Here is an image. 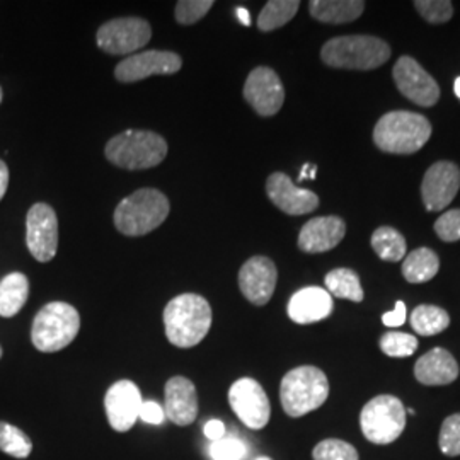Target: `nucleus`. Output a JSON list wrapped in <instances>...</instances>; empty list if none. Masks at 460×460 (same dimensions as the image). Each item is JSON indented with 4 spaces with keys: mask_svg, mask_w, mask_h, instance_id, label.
Listing matches in <instances>:
<instances>
[{
    "mask_svg": "<svg viewBox=\"0 0 460 460\" xmlns=\"http://www.w3.org/2000/svg\"><path fill=\"white\" fill-rule=\"evenodd\" d=\"M140 420L148 425H161L165 420L164 408L154 401H146L140 410Z\"/></svg>",
    "mask_w": 460,
    "mask_h": 460,
    "instance_id": "38",
    "label": "nucleus"
},
{
    "mask_svg": "<svg viewBox=\"0 0 460 460\" xmlns=\"http://www.w3.org/2000/svg\"><path fill=\"white\" fill-rule=\"evenodd\" d=\"M9 186V169L4 161H0V199L5 195Z\"/></svg>",
    "mask_w": 460,
    "mask_h": 460,
    "instance_id": "41",
    "label": "nucleus"
},
{
    "mask_svg": "<svg viewBox=\"0 0 460 460\" xmlns=\"http://www.w3.org/2000/svg\"><path fill=\"white\" fill-rule=\"evenodd\" d=\"M414 7L429 24H444L454 14V5L448 0H416Z\"/></svg>",
    "mask_w": 460,
    "mask_h": 460,
    "instance_id": "33",
    "label": "nucleus"
},
{
    "mask_svg": "<svg viewBox=\"0 0 460 460\" xmlns=\"http://www.w3.org/2000/svg\"><path fill=\"white\" fill-rule=\"evenodd\" d=\"M313 457L314 460H358V452L348 442L329 438L315 445Z\"/></svg>",
    "mask_w": 460,
    "mask_h": 460,
    "instance_id": "32",
    "label": "nucleus"
},
{
    "mask_svg": "<svg viewBox=\"0 0 460 460\" xmlns=\"http://www.w3.org/2000/svg\"><path fill=\"white\" fill-rule=\"evenodd\" d=\"M210 456L214 460H243L246 456V445L237 438L224 437L210 447Z\"/></svg>",
    "mask_w": 460,
    "mask_h": 460,
    "instance_id": "36",
    "label": "nucleus"
},
{
    "mask_svg": "<svg viewBox=\"0 0 460 460\" xmlns=\"http://www.w3.org/2000/svg\"><path fill=\"white\" fill-rule=\"evenodd\" d=\"M279 271L266 256H252L239 271V288L247 300L258 307L266 305L277 288Z\"/></svg>",
    "mask_w": 460,
    "mask_h": 460,
    "instance_id": "17",
    "label": "nucleus"
},
{
    "mask_svg": "<svg viewBox=\"0 0 460 460\" xmlns=\"http://www.w3.org/2000/svg\"><path fill=\"white\" fill-rule=\"evenodd\" d=\"M300 7L298 0H270L258 17V28L268 33L292 21Z\"/></svg>",
    "mask_w": 460,
    "mask_h": 460,
    "instance_id": "29",
    "label": "nucleus"
},
{
    "mask_svg": "<svg viewBox=\"0 0 460 460\" xmlns=\"http://www.w3.org/2000/svg\"><path fill=\"white\" fill-rule=\"evenodd\" d=\"M165 418L178 427H188L198 418L195 384L186 377H171L165 382Z\"/></svg>",
    "mask_w": 460,
    "mask_h": 460,
    "instance_id": "20",
    "label": "nucleus"
},
{
    "mask_svg": "<svg viewBox=\"0 0 460 460\" xmlns=\"http://www.w3.org/2000/svg\"><path fill=\"white\" fill-rule=\"evenodd\" d=\"M431 135L427 118L412 111H391L382 116L374 130L377 148L395 155H410L425 147Z\"/></svg>",
    "mask_w": 460,
    "mask_h": 460,
    "instance_id": "3",
    "label": "nucleus"
},
{
    "mask_svg": "<svg viewBox=\"0 0 460 460\" xmlns=\"http://www.w3.org/2000/svg\"><path fill=\"white\" fill-rule=\"evenodd\" d=\"M142 404V394L132 380H118L104 397V410L111 428L119 433L130 431L140 420Z\"/></svg>",
    "mask_w": 460,
    "mask_h": 460,
    "instance_id": "15",
    "label": "nucleus"
},
{
    "mask_svg": "<svg viewBox=\"0 0 460 460\" xmlns=\"http://www.w3.org/2000/svg\"><path fill=\"white\" fill-rule=\"evenodd\" d=\"M0 450L14 459H26L33 450V442L22 429L0 421Z\"/></svg>",
    "mask_w": 460,
    "mask_h": 460,
    "instance_id": "30",
    "label": "nucleus"
},
{
    "mask_svg": "<svg viewBox=\"0 0 460 460\" xmlns=\"http://www.w3.org/2000/svg\"><path fill=\"white\" fill-rule=\"evenodd\" d=\"M346 234L343 218L336 215L315 217L309 220L298 234V249L309 254L328 252L338 246Z\"/></svg>",
    "mask_w": 460,
    "mask_h": 460,
    "instance_id": "19",
    "label": "nucleus"
},
{
    "mask_svg": "<svg viewBox=\"0 0 460 460\" xmlns=\"http://www.w3.org/2000/svg\"><path fill=\"white\" fill-rule=\"evenodd\" d=\"M106 159L127 171H144L161 164L167 155V142L159 133L127 130L113 137L104 148Z\"/></svg>",
    "mask_w": 460,
    "mask_h": 460,
    "instance_id": "6",
    "label": "nucleus"
},
{
    "mask_svg": "<svg viewBox=\"0 0 460 460\" xmlns=\"http://www.w3.org/2000/svg\"><path fill=\"white\" fill-rule=\"evenodd\" d=\"M152 38V28L140 17H119L104 22L98 30L99 49L110 55H130L144 49Z\"/></svg>",
    "mask_w": 460,
    "mask_h": 460,
    "instance_id": "9",
    "label": "nucleus"
},
{
    "mask_svg": "<svg viewBox=\"0 0 460 460\" xmlns=\"http://www.w3.org/2000/svg\"><path fill=\"white\" fill-rule=\"evenodd\" d=\"M406 315H408V309H406V304L397 300L395 302L394 311L391 313H385L382 315V323L387 326V328H399L406 323Z\"/></svg>",
    "mask_w": 460,
    "mask_h": 460,
    "instance_id": "39",
    "label": "nucleus"
},
{
    "mask_svg": "<svg viewBox=\"0 0 460 460\" xmlns=\"http://www.w3.org/2000/svg\"><path fill=\"white\" fill-rule=\"evenodd\" d=\"M372 247L380 260L389 263H397L406 258V239L393 227H378L372 235Z\"/></svg>",
    "mask_w": 460,
    "mask_h": 460,
    "instance_id": "27",
    "label": "nucleus"
},
{
    "mask_svg": "<svg viewBox=\"0 0 460 460\" xmlns=\"http://www.w3.org/2000/svg\"><path fill=\"white\" fill-rule=\"evenodd\" d=\"M411 326L421 336H435L450 326V315L437 305H418L411 313Z\"/></svg>",
    "mask_w": 460,
    "mask_h": 460,
    "instance_id": "28",
    "label": "nucleus"
},
{
    "mask_svg": "<svg viewBox=\"0 0 460 460\" xmlns=\"http://www.w3.org/2000/svg\"><path fill=\"white\" fill-rule=\"evenodd\" d=\"M30 281L22 273H11L0 281V315L14 317L28 302Z\"/></svg>",
    "mask_w": 460,
    "mask_h": 460,
    "instance_id": "24",
    "label": "nucleus"
},
{
    "mask_svg": "<svg viewBox=\"0 0 460 460\" xmlns=\"http://www.w3.org/2000/svg\"><path fill=\"white\" fill-rule=\"evenodd\" d=\"M414 377L423 385H447L459 377V365L444 348H433L414 365Z\"/></svg>",
    "mask_w": 460,
    "mask_h": 460,
    "instance_id": "22",
    "label": "nucleus"
},
{
    "mask_svg": "<svg viewBox=\"0 0 460 460\" xmlns=\"http://www.w3.org/2000/svg\"><path fill=\"white\" fill-rule=\"evenodd\" d=\"M360 427L368 442L389 445L395 442L406 428L404 404L395 395H377L363 406Z\"/></svg>",
    "mask_w": 460,
    "mask_h": 460,
    "instance_id": "8",
    "label": "nucleus"
},
{
    "mask_svg": "<svg viewBox=\"0 0 460 460\" xmlns=\"http://www.w3.org/2000/svg\"><path fill=\"white\" fill-rule=\"evenodd\" d=\"M26 244L34 260L49 263L58 249V218L47 203H34L26 217Z\"/></svg>",
    "mask_w": 460,
    "mask_h": 460,
    "instance_id": "11",
    "label": "nucleus"
},
{
    "mask_svg": "<svg viewBox=\"0 0 460 460\" xmlns=\"http://www.w3.org/2000/svg\"><path fill=\"white\" fill-rule=\"evenodd\" d=\"M212 307L205 296L182 294L164 309L165 336L171 345L193 348L205 340L212 328Z\"/></svg>",
    "mask_w": 460,
    "mask_h": 460,
    "instance_id": "1",
    "label": "nucleus"
},
{
    "mask_svg": "<svg viewBox=\"0 0 460 460\" xmlns=\"http://www.w3.org/2000/svg\"><path fill=\"white\" fill-rule=\"evenodd\" d=\"M393 75L401 94L418 106L429 108L440 99V87L437 81L411 57H401L395 62Z\"/></svg>",
    "mask_w": 460,
    "mask_h": 460,
    "instance_id": "13",
    "label": "nucleus"
},
{
    "mask_svg": "<svg viewBox=\"0 0 460 460\" xmlns=\"http://www.w3.org/2000/svg\"><path fill=\"white\" fill-rule=\"evenodd\" d=\"M440 260L437 252L428 247H420L410 252L402 263V275L410 283H425L438 273Z\"/></svg>",
    "mask_w": 460,
    "mask_h": 460,
    "instance_id": "25",
    "label": "nucleus"
},
{
    "mask_svg": "<svg viewBox=\"0 0 460 460\" xmlns=\"http://www.w3.org/2000/svg\"><path fill=\"white\" fill-rule=\"evenodd\" d=\"M454 91H456V96L460 99V77L456 79V84H454Z\"/></svg>",
    "mask_w": 460,
    "mask_h": 460,
    "instance_id": "44",
    "label": "nucleus"
},
{
    "mask_svg": "<svg viewBox=\"0 0 460 460\" xmlns=\"http://www.w3.org/2000/svg\"><path fill=\"white\" fill-rule=\"evenodd\" d=\"M321 58L332 68L374 70L391 58V47L377 36H340L329 40L323 47Z\"/></svg>",
    "mask_w": 460,
    "mask_h": 460,
    "instance_id": "2",
    "label": "nucleus"
},
{
    "mask_svg": "<svg viewBox=\"0 0 460 460\" xmlns=\"http://www.w3.org/2000/svg\"><path fill=\"white\" fill-rule=\"evenodd\" d=\"M459 165L440 161L431 165L423 178L421 198L428 212H440L447 208L459 193Z\"/></svg>",
    "mask_w": 460,
    "mask_h": 460,
    "instance_id": "16",
    "label": "nucleus"
},
{
    "mask_svg": "<svg viewBox=\"0 0 460 460\" xmlns=\"http://www.w3.org/2000/svg\"><path fill=\"white\" fill-rule=\"evenodd\" d=\"M332 313V296L319 287L298 290L288 302V317L296 324H314Z\"/></svg>",
    "mask_w": 460,
    "mask_h": 460,
    "instance_id": "21",
    "label": "nucleus"
},
{
    "mask_svg": "<svg viewBox=\"0 0 460 460\" xmlns=\"http://www.w3.org/2000/svg\"><path fill=\"white\" fill-rule=\"evenodd\" d=\"M328 395V377L321 368L313 365L296 367L279 384V401L283 411L290 418H302L307 412L319 410Z\"/></svg>",
    "mask_w": 460,
    "mask_h": 460,
    "instance_id": "4",
    "label": "nucleus"
},
{
    "mask_svg": "<svg viewBox=\"0 0 460 460\" xmlns=\"http://www.w3.org/2000/svg\"><path fill=\"white\" fill-rule=\"evenodd\" d=\"M81 329V315L66 302L47 304L36 314L31 341L41 353H55L70 345Z\"/></svg>",
    "mask_w": 460,
    "mask_h": 460,
    "instance_id": "7",
    "label": "nucleus"
},
{
    "mask_svg": "<svg viewBox=\"0 0 460 460\" xmlns=\"http://www.w3.org/2000/svg\"><path fill=\"white\" fill-rule=\"evenodd\" d=\"M315 171H317V165L304 164L302 172H300V176H298V181H302V180H305V178L315 180Z\"/></svg>",
    "mask_w": 460,
    "mask_h": 460,
    "instance_id": "42",
    "label": "nucleus"
},
{
    "mask_svg": "<svg viewBox=\"0 0 460 460\" xmlns=\"http://www.w3.org/2000/svg\"><path fill=\"white\" fill-rule=\"evenodd\" d=\"M244 99L261 116H275L285 101V89L279 74L270 66H256L244 84Z\"/></svg>",
    "mask_w": 460,
    "mask_h": 460,
    "instance_id": "14",
    "label": "nucleus"
},
{
    "mask_svg": "<svg viewBox=\"0 0 460 460\" xmlns=\"http://www.w3.org/2000/svg\"><path fill=\"white\" fill-rule=\"evenodd\" d=\"M438 444L445 456L448 457L460 456V412L445 418Z\"/></svg>",
    "mask_w": 460,
    "mask_h": 460,
    "instance_id": "35",
    "label": "nucleus"
},
{
    "mask_svg": "<svg viewBox=\"0 0 460 460\" xmlns=\"http://www.w3.org/2000/svg\"><path fill=\"white\" fill-rule=\"evenodd\" d=\"M266 193L273 205L287 215L311 214L319 207V197L314 191L298 188L283 172H273L268 178Z\"/></svg>",
    "mask_w": 460,
    "mask_h": 460,
    "instance_id": "18",
    "label": "nucleus"
},
{
    "mask_svg": "<svg viewBox=\"0 0 460 460\" xmlns=\"http://www.w3.org/2000/svg\"><path fill=\"white\" fill-rule=\"evenodd\" d=\"M181 57L174 51L150 49L130 55L115 68L116 81L130 84L144 81L152 75H171L181 68Z\"/></svg>",
    "mask_w": 460,
    "mask_h": 460,
    "instance_id": "12",
    "label": "nucleus"
},
{
    "mask_svg": "<svg viewBox=\"0 0 460 460\" xmlns=\"http://www.w3.org/2000/svg\"><path fill=\"white\" fill-rule=\"evenodd\" d=\"M214 7V0H180L174 9V16L180 24H195L201 17L207 16Z\"/></svg>",
    "mask_w": 460,
    "mask_h": 460,
    "instance_id": "34",
    "label": "nucleus"
},
{
    "mask_svg": "<svg viewBox=\"0 0 460 460\" xmlns=\"http://www.w3.org/2000/svg\"><path fill=\"white\" fill-rule=\"evenodd\" d=\"M235 14H237V19H239L244 26H251V14H249V11H247L246 7H237V9H235Z\"/></svg>",
    "mask_w": 460,
    "mask_h": 460,
    "instance_id": "43",
    "label": "nucleus"
},
{
    "mask_svg": "<svg viewBox=\"0 0 460 460\" xmlns=\"http://www.w3.org/2000/svg\"><path fill=\"white\" fill-rule=\"evenodd\" d=\"M324 283L331 296L346 298L351 302H362L365 296L358 275L349 268H336L329 271Z\"/></svg>",
    "mask_w": 460,
    "mask_h": 460,
    "instance_id": "26",
    "label": "nucleus"
},
{
    "mask_svg": "<svg viewBox=\"0 0 460 460\" xmlns=\"http://www.w3.org/2000/svg\"><path fill=\"white\" fill-rule=\"evenodd\" d=\"M435 232L445 243L460 241V208L445 212L435 222Z\"/></svg>",
    "mask_w": 460,
    "mask_h": 460,
    "instance_id": "37",
    "label": "nucleus"
},
{
    "mask_svg": "<svg viewBox=\"0 0 460 460\" xmlns=\"http://www.w3.org/2000/svg\"><path fill=\"white\" fill-rule=\"evenodd\" d=\"M0 358H2V346H0Z\"/></svg>",
    "mask_w": 460,
    "mask_h": 460,
    "instance_id": "47",
    "label": "nucleus"
},
{
    "mask_svg": "<svg viewBox=\"0 0 460 460\" xmlns=\"http://www.w3.org/2000/svg\"><path fill=\"white\" fill-rule=\"evenodd\" d=\"M171 212L169 199L155 188L137 190L116 207L115 226L123 235L138 237L163 226Z\"/></svg>",
    "mask_w": 460,
    "mask_h": 460,
    "instance_id": "5",
    "label": "nucleus"
},
{
    "mask_svg": "<svg viewBox=\"0 0 460 460\" xmlns=\"http://www.w3.org/2000/svg\"><path fill=\"white\" fill-rule=\"evenodd\" d=\"M229 404L235 416L251 429H263L270 423V399L261 384L254 378H239L232 384Z\"/></svg>",
    "mask_w": 460,
    "mask_h": 460,
    "instance_id": "10",
    "label": "nucleus"
},
{
    "mask_svg": "<svg viewBox=\"0 0 460 460\" xmlns=\"http://www.w3.org/2000/svg\"><path fill=\"white\" fill-rule=\"evenodd\" d=\"M311 16L328 24H345L362 16L365 2L362 0H313L309 4Z\"/></svg>",
    "mask_w": 460,
    "mask_h": 460,
    "instance_id": "23",
    "label": "nucleus"
},
{
    "mask_svg": "<svg viewBox=\"0 0 460 460\" xmlns=\"http://www.w3.org/2000/svg\"><path fill=\"white\" fill-rule=\"evenodd\" d=\"M380 349L393 358H406L411 357L412 353L418 349V340L416 336L408 334V332H385L380 338Z\"/></svg>",
    "mask_w": 460,
    "mask_h": 460,
    "instance_id": "31",
    "label": "nucleus"
},
{
    "mask_svg": "<svg viewBox=\"0 0 460 460\" xmlns=\"http://www.w3.org/2000/svg\"><path fill=\"white\" fill-rule=\"evenodd\" d=\"M203 431H205V437L208 440L218 442V440H222L226 437V425L220 420H210L203 428Z\"/></svg>",
    "mask_w": 460,
    "mask_h": 460,
    "instance_id": "40",
    "label": "nucleus"
},
{
    "mask_svg": "<svg viewBox=\"0 0 460 460\" xmlns=\"http://www.w3.org/2000/svg\"><path fill=\"white\" fill-rule=\"evenodd\" d=\"M254 460H273V459H270V457H258V459H254Z\"/></svg>",
    "mask_w": 460,
    "mask_h": 460,
    "instance_id": "45",
    "label": "nucleus"
},
{
    "mask_svg": "<svg viewBox=\"0 0 460 460\" xmlns=\"http://www.w3.org/2000/svg\"><path fill=\"white\" fill-rule=\"evenodd\" d=\"M0 101H2V87H0Z\"/></svg>",
    "mask_w": 460,
    "mask_h": 460,
    "instance_id": "46",
    "label": "nucleus"
}]
</instances>
